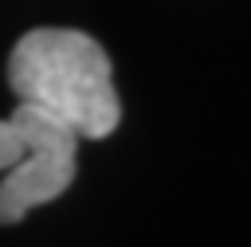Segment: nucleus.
<instances>
[{
	"instance_id": "obj_1",
	"label": "nucleus",
	"mask_w": 251,
	"mask_h": 247,
	"mask_svg": "<svg viewBox=\"0 0 251 247\" xmlns=\"http://www.w3.org/2000/svg\"><path fill=\"white\" fill-rule=\"evenodd\" d=\"M8 86L20 102L67 122L78 137H110L122 122L114 67L102 43L75 27H35L8 55Z\"/></svg>"
},
{
	"instance_id": "obj_2",
	"label": "nucleus",
	"mask_w": 251,
	"mask_h": 247,
	"mask_svg": "<svg viewBox=\"0 0 251 247\" xmlns=\"http://www.w3.org/2000/svg\"><path fill=\"white\" fill-rule=\"evenodd\" d=\"M75 161L78 133L47 110L31 106V149L0 176V223H20L31 208L59 200L75 180Z\"/></svg>"
},
{
	"instance_id": "obj_3",
	"label": "nucleus",
	"mask_w": 251,
	"mask_h": 247,
	"mask_svg": "<svg viewBox=\"0 0 251 247\" xmlns=\"http://www.w3.org/2000/svg\"><path fill=\"white\" fill-rule=\"evenodd\" d=\"M27 149H31V106L20 102L8 118H0V173L20 165Z\"/></svg>"
}]
</instances>
